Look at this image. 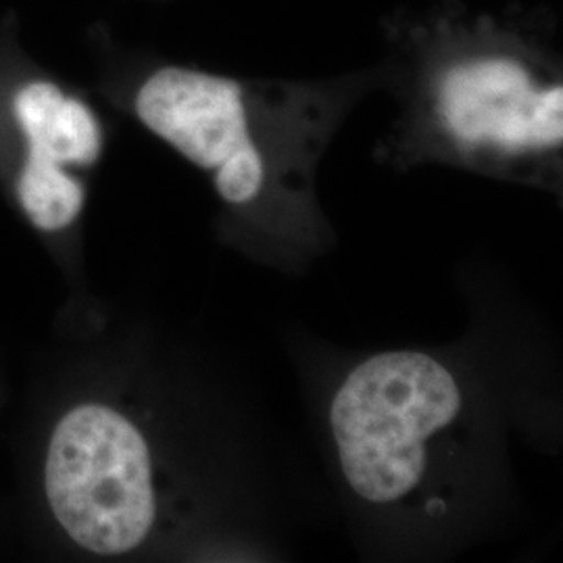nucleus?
<instances>
[{"label":"nucleus","instance_id":"1","mask_svg":"<svg viewBox=\"0 0 563 563\" xmlns=\"http://www.w3.org/2000/svg\"><path fill=\"white\" fill-rule=\"evenodd\" d=\"M418 48L439 128L465 155L522 162L560 153L563 86L539 51L490 21L432 27Z\"/></svg>","mask_w":563,"mask_h":563},{"label":"nucleus","instance_id":"2","mask_svg":"<svg viewBox=\"0 0 563 563\" xmlns=\"http://www.w3.org/2000/svg\"><path fill=\"white\" fill-rule=\"evenodd\" d=\"M460 411L453 374L426 353L390 351L360 363L330 407L346 483L367 504H399L422 483L428 444Z\"/></svg>","mask_w":563,"mask_h":563},{"label":"nucleus","instance_id":"3","mask_svg":"<svg viewBox=\"0 0 563 563\" xmlns=\"http://www.w3.org/2000/svg\"><path fill=\"white\" fill-rule=\"evenodd\" d=\"M44 483L57 522L90 553H130L155 522L151 451L141 430L107 405H80L57 423Z\"/></svg>","mask_w":563,"mask_h":563},{"label":"nucleus","instance_id":"4","mask_svg":"<svg viewBox=\"0 0 563 563\" xmlns=\"http://www.w3.org/2000/svg\"><path fill=\"white\" fill-rule=\"evenodd\" d=\"M142 123L190 163L213 174L228 205H249L272 180L260 136L255 86L188 67H163L136 95Z\"/></svg>","mask_w":563,"mask_h":563},{"label":"nucleus","instance_id":"5","mask_svg":"<svg viewBox=\"0 0 563 563\" xmlns=\"http://www.w3.org/2000/svg\"><path fill=\"white\" fill-rule=\"evenodd\" d=\"M15 113L30 144L18 195L30 222L59 232L80 216L84 188L63 165H92L101 157V125L84 102L46 81L27 84Z\"/></svg>","mask_w":563,"mask_h":563}]
</instances>
